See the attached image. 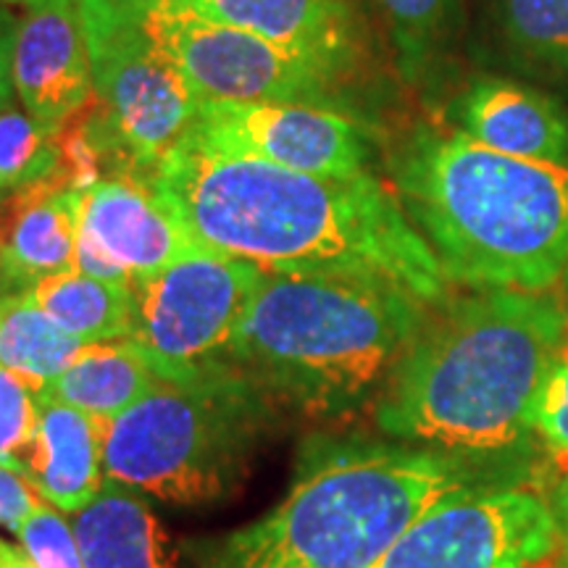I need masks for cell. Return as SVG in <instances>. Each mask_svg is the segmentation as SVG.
<instances>
[{"label":"cell","instance_id":"obj_1","mask_svg":"<svg viewBox=\"0 0 568 568\" xmlns=\"http://www.w3.org/2000/svg\"><path fill=\"white\" fill-rule=\"evenodd\" d=\"M151 182L197 245L261 272L366 276L429 308L450 293L397 195L368 172L318 176L180 148Z\"/></svg>","mask_w":568,"mask_h":568},{"label":"cell","instance_id":"obj_2","mask_svg":"<svg viewBox=\"0 0 568 568\" xmlns=\"http://www.w3.org/2000/svg\"><path fill=\"white\" fill-rule=\"evenodd\" d=\"M566 343L568 316L552 297H447L429 308L376 397V429L510 479L537 435L539 395Z\"/></svg>","mask_w":568,"mask_h":568},{"label":"cell","instance_id":"obj_3","mask_svg":"<svg viewBox=\"0 0 568 568\" xmlns=\"http://www.w3.org/2000/svg\"><path fill=\"white\" fill-rule=\"evenodd\" d=\"M395 193L450 284L539 290L568 266V163L503 155L460 132L418 130Z\"/></svg>","mask_w":568,"mask_h":568},{"label":"cell","instance_id":"obj_4","mask_svg":"<svg viewBox=\"0 0 568 568\" xmlns=\"http://www.w3.org/2000/svg\"><path fill=\"white\" fill-rule=\"evenodd\" d=\"M508 477L395 439L316 437L272 514L209 548L203 568H374L443 497Z\"/></svg>","mask_w":568,"mask_h":568},{"label":"cell","instance_id":"obj_5","mask_svg":"<svg viewBox=\"0 0 568 568\" xmlns=\"http://www.w3.org/2000/svg\"><path fill=\"white\" fill-rule=\"evenodd\" d=\"M429 305L379 280L264 272L232 343V366L274 403L337 418L376 403Z\"/></svg>","mask_w":568,"mask_h":568},{"label":"cell","instance_id":"obj_6","mask_svg":"<svg viewBox=\"0 0 568 568\" xmlns=\"http://www.w3.org/2000/svg\"><path fill=\"white\" fill-rule=\"evenodd\" d=\"M274 424V400L237 368L161 379L103 422V471L172 506H209L243 487Z\"/></svg>","mask_w":568,"mask_h":568},{"label":"cell","instance_id":"obj_7","mask_svg":"<svg viewBox=\"0 0 568 568\" xmlns=\"http://www.w3.org/2000/svg\"><path fill=\"white\" fill-rule=\"evenodd\" d=\"M247 261L197 251L132 284L130 343L161 379L232 366V343L261 282Z\"/></svg>","mask_w":568,"mask_h":568},{"label":"cell","instance_id":"obj_8","mask_svg":"<svg viewBox=\"0 0 568 568\" xmlns=\"http://www.w3.org/2000/svg\"><path fill=\"white\" fill-rule=\"evenodd\" d=\"M80 6L92 92L109 119L111 138L155 174L190 138L201 103L140 19L113 0H80Z\"/></svg>","mask_w":568,"mask_h":568},{"label":"cell","instance_id":"obj_9","mask_svg":"<svg viewBox=\"0 0 568 568\" xmlns=\"http://www.w3.org/2000/svg\"><path fill=\"white\" fill-rule=\"evenodd\" d=\"M558 542L556 510L537 493L474 485L435 503L374 568H539Z\"/></svg>","mask_w":568,"mask_h":568},{"label":"cell","instance_id":"obj_10","mask_svg":"<svg viewBox=\"0 0 568 568\" xmlns=\"http://www.w3.org/2000/svg\"><path fill=\"white\" fill-rule=\"evenodd\" d=\"M142 27L184 77L197 103L326 105L339 77L272 40L195 13L159 9L142 19Z\"/></svg>","mask_w":568,"mask_h":568},{"label":"cell","instance_id":"obj_11","mask_svg":"<svg viewBox=\"0 0 568 568\" xmlns=\"http://www.w3.org/2000/svg\"><path fill=\"white\" fill-rule=\"evenodd\" d=\"M182 148L318 176L366 172L368 159L364 126L318 103H201Z\"/></svg>","mask_w":568,"mask_h":568},{"label":"cell","instance_id":"obj_12","mask_svg":"<svg viewBox=\"0 0 568 568\" xmlns=\"http://www.w3.org/2000/svg\"><path fill=\"white\" fill-rule=\"evenodd\" d=\"M17 101L59 134L92 95V69L80 0H38L17 19L11 51Z\"/></svg>","mask_w":568,"mask_h":568},{"label":"cell","instance_id":"obj_13","mask_svg":"<svg viewBox=\"0 0 568 568\" xmlns=\"http://www.w3.org/2000/svg\"><path fill=\"white\" fill-rule=\"evenodd\" d=\"M82 193V224L126 268L132 284L205 251L184 230L153 182L98 180Z\"/></svg>","mask_w":568,"mask_h":568},{"label":"cell","instance_id":"obj_14","mask_svg":"<svg viewBox=\"0 0 568 568\" xmlns=\"http://www.w3.org/2000/svg\"><path fill=\"white\" fill-rule=\"evenodd\" d=\"M453 124L503 155L568 163V111L529 84L481 77L453 103Z\"/></svg>","mask_w":568,"mask_h":568},{"label":"cell","instance_id":"obj_15","mask_svg":"<svg viewBox=\"0 0 568 568\" xmlns=\"http://www.w3.org/2000/svg\"><path fill=\"white\" fill-rule=\"evenodd\" d=\"M161 11L195 13L253 32L335 74L353 55L355 32L347 0H166Z\"/></svg>","mask_w":568,"mask_h":568},{"label":"cell","instance_id":"obj_16","mask_svg":"<svg viewBox=\"0 0 568 568\" xmlns=\"http://www.w3.org/2000/svg\"><path fill=\"white\" fill-rule=\"evenodd\" d=\"M24 474L42 503L61 514H80L105 485L103 418L42 395L38 435Z\"/></svg>","mask_w":568,"mask_h":568},{"label":"cell","instance_id":"obj_17","mask_svg":"<svg viewBox=\"0 0 568 568\" xmlns=\"http://www.w3.org/2000/svg\"><path fill=\"white\" fill-rule=\"evenodd\" d=\"M84 568H180L172 537L145 497L105 479L71 521Z\"/></svg>","mask_w":568,"mask_h":568},{"label":"cell","instance_id":"obj_18","mask_svg":"<svg viewBox=\"0 0 568 568\" xmlns=\"http://www.w3.org/2000/svg\"><path fill=\"white\" fill-rule=\"evenodd\" d=\"M82 219L80 190L48 193L45 184L27 187L13 224L0 245V282L21 295L42 276L74 268L77 232Z\"/></svg>","mask_w":568,"mask_h":568},{"label":"cell","instance_id":"obj_19","mask_svg":"<svg viewBox=\"0 0 568 568\" xmlns=\"http://www.w3.org/2000/svg\"><path fill=\"white\" fill-rule=\"evenodd\" d=\"M159 382L151 364L122 339L84 345L67 372L48 382L45 395L109 422L142 400Z\"/></svg>","mask_w":568,"mask_h":568},{"label":"cell","instance_id":"obj_20","mask_svg":"<svg viewBox=\"0 0 568 568\" xmlns=\"http://www.w3.org/2000/svg\"><path fill=\"white\" fill-rule=\"evenodd\" d=\"M84 345L122 343L132 335V287L71 272L42 276L21 293Z\"/></svg>","mask_w":568,"mask_h":568},{"label":"cell","instance_id":"obj_21","mask_svg":"<svg viewBox=\"0 0 568 568\" xmlns=\"http://www.w3.org/2000/svg\"><path fill=\"white\" fill-rule=\"evenodd\" d=\"M84 343L63 332L24 295L0 297V366L32 379L53 382L80 355Z\"/></svg>","mask_w":568,"mask_h":568},{"label":"cell","instance_id":"obj_22","mask_svg":"<svg viewBox=\"0 0 568 568\" xmlns=\"http://www.w3.org/2000/svg\"><path fill=\"white\" fill-rule=\"evenodd\" d=\"M376 6L393 38L397 67L408 82H416L450 38L458 0H376Z\"/></svg>","mask_w":568,"mask_h":568},{"label":"cell","instance_id":"obj_23","mask_svg":"<svg viewBox=\"0 0 568 568\" xmlns=\"http://www.w3.org/2000/svg\"><path fill=\"white\" fill-rule=\"evenodd\" d=\"M61 176L59 134L34 122L24 105L0 98V193Z\"/></svg>","mask_w":568,"mask_h":568},{"label":"cell","instance_id":"obj_24","mask_svg":"<svg viewBox=\"0 0 568 568\" xmlns=\"http://www.w3.org/2000/svg\"><path fill=\"white\" fill-rule=\"evenodd\" d=\"M508 45L535 67L568 74V0H497Z\"/></svg>","mask_w":568,"mask_h":568},{"label":"cell","instance_id":"obj_25","mask_svg":"<svg viewBox=\"0 0 568 568\" xmlns=\"http://www.w3.org/2000/svg\"><path fill=\"white\" fill-rule=\"evenodd\" d=\"M45 387V382L0 366V464L21 474L32 456Z\"/></svg>","mask_w":568,"mask_h":568},{"label":"cell","instance_id":"obj_26","mask_svg":"<svg viewBox=\"0 0 568 568\" xmlns=\"http://www.w3.org/2000/svg\"><path fill=\"white\" fill-rule=\"evenodd\" d=\"M19 542L38 568H84L74 529L61 510L48 503L27 518L19 529Z\"/></svg>","mask_w":568,"mask_h":568},{"label":"cell","instance_id":"obj_27","mask_svg":"<svg viewBox=\"0 0 568 568\" xmlns=\"http://www.w3.org/2000/svg\"><path fill=\"white\" fill-rule=\"evenodd\" d=\"M535 432L556 456L568 458V343L539 395Z\"/></svg>","mask_w":568,"mask_h":568},{"label":"cell","instance_id":"obj_28","mask_svg":"<svg viewBox=\"0 0 568 568\" xmlns=\"http://www.w3.org/2000/svg\"><path fill=\"white\" fill-rule=\"evenodd\" d=\"M40 506L42 497L32 487V481L17 471V468L0 464V527L19 535L27 518Z\"/></svg>","mask_w":568,"mask_h":568},{"label":"cell","instance_id":"obj_29","mask_svg":"<svg viewBox=\"0 0 568 568\" xmlns=\"http://www.w3.org/2000/svg\"><path fill=\"white\" fill-rule=\"evenodd\" d=\"M74 268L92 280H103L111 284H126L132 287V276L126 274V268L119 264L105 247L92 237V232L82 224L80 219V232H77V247H74Z\"/></svg>","mask_w":568,"mask_h":568},{"label":"cell","instance_id":"obj_30","mask_svg":"<svg viewBox=\"0 0 568 568\" xmlns=\"http://www.w3.org/2000/svg\"><path fill=\"white\" fill-rule=\"evenodd\" d=\"M13 32H17V19L9 11L0 9V98L17 95L11 82V51Z\"/></svg>","mask_w":568,"mask_h":568},{"label":"cell","instance_id":"obj_31","mask_svg":"<svg viewBox=\"0 0 568 568\" xmlns=\"http://www.w3.org/2000/svg\"><path fill=\"white\" fill-rule=\"evenodd\" d=\"M0 568H38L34 566V560L27 556V550L17 548V545L6 542L3 537H0Z\"/></svg>","mask_w":568,"mask_h":568},{"label":"cell","instance_id":"obj_32","mask_svg":"<svg viewBox=\"0 0 568 568\" xmlns=\"http://www.w3.org/2000/svg\"><path fill=\"white\" fill-rule=\"evenodd\" d=\"M113 3H116L122 11L130 13V17L142 21V19L148 17V13H153L155 9H161V6L166 3V0H113Z\"/></svg>","mask_w":568,"mask_h":568},{"label":"cell","instance_id":"obj_33","mask_svg":"<svg viewBox=\"0 0 568 568\" xmlns=\"http://www.w3.org/2000/svg\"><path fill=\"white\" fill-rule=\"evenodd\" d=\"M552 510H556V518L560 524V535L566 537V545H568V474H566V479L560 481V487L556 493V506H552Z\"/></svg>","mask_w":568,"mask_h":568},{"label":"cell","instance_id":"obj_34","mask_svg":"<svg viewBox=\"0 0 568 568\" xmlns=\"http://www.w3.org/2000/svg\"><path fill=\"white\" fill-rule=\"evenodd\" d=\"M0 3H13V6H21V9H27V6L38 3V0H0Z\"/></svg>","mask_w":568,"mask_h":568},{"label":"cell","instance_id":"obj_35","mask_svg":"<svg viewBox=\"0 0 568 568\" xmlns=\"http://www.w3.org/2000/svg\"><path fill=\"white\" fill-rule=\"evenodd\" d=\"M558 568H568V545L564 548V556L558 560Z\"/></svg>","mask_w":568,"mask_h":568},{"label":"cell","instance_id":"obj_36","mask_svg":"<svg viewBox=\"0 0 568 568\" xmlns=\"http://www.w3.org/2000/svg\"><path fill=\"white\" fill-rule=\"evenodd\" d=\"M560 280H564V287H566V295H568V266H566V272H564V276H560Z\"/></svg>","mask_w":568,"mask_h":568}]
</instances>
